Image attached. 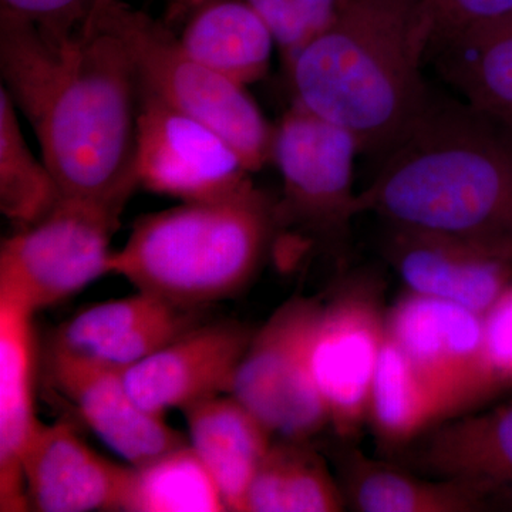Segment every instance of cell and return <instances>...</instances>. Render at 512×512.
I'll return each instance as SVG.
<instances>
[{
    "label": "cell",
    "instance_id": "cell-1",
    "mask_svg": "<svg viewBox=\"0 0 512 512\" xmlns=\"http://www.w3.org/2000/svg\"><path fill=\"white\" fill-rule=\"evenodd\" d=\"M0 74L63 197L123 212L138 185L140 84L99 20L55 33L0 10Z\"/></svg>",
    "mask_w": 512,
    "mask_h": 512
},
{
    "label": "cell",
    "instance_id": "cell-2",
    "mask_svg": "<svg viewBox=\"0 0 512 512\" xmlns=\"http://www.w3.org/2000/svg\"><path fill=\"white\" fill-rule=\"evenodd\" d=\"M359 212L389 227L512 244V128L464 101L431 96L379 157Z\"/></svg>",
    "mask_w": 512,
    "mask_h": 512
},
{
    "label": "cell",
    "instance_id": "cell-3",
    "mask_svg": "<svg viewBox=\"0 0 512 512\" xmlns=\"http://www.w3.org/2000/svg\"><path fill=\"white\" fill-rule=\"evenodd\" d=\"M414 0H362L340 8L286 66L293 104L348 131L380 157L433 92L414 43Z\"/></svg>",
    "mask_w": 512,
    "mask_h": 512
},
{
    "label": "cell",
    "instance_id": "cell-4",
    "mask_svg": "<svg viewBox=\"0 0 512 512\" xmlns=\"http://www.w3.org/2000/svg\"><path fill=\"white\" fill-rule=\"evenodd\" d=\"M278 229L276 202L255 185L222 200L183 202L138 218L126 244L111 254L110 274L197 309L244 292Z\"/></svg>",
    "mask_w": 512,
    "mask_h": 512
},
{
    "label": "cell",
    "instance_id": "cell-5",
    "mask_svg": "<svg viewBox=\"0 0 512 512\" xmlns=\"http://www.w3.org/2000/svg\"><path fill=\"white\" fill-rule=\"evenodd\" d=\"M94 18L126 47L143 89L217 131L252 173L271 163L275 126L247 86L194 59L163 23L121 0H110Z\"/></svg>",
    "mask_w": 512,
    "mask_h": 512
},
{
    "label": "cell",
    "instance_id": "cell-6",
    "mask_svg": "<svg viewBox=\"0 0 512 512\" xmlns=\"http://www.w3.org/2000/svg\"><path fill=\"white\" fill-rule=\"evenodd\" d=\"M120 215L96 202L63 197L45 218L3 239L0 299L35 313L110 274Z\"/></svg>",
    "mask_w": 512,
    "mask_h": 512
},
{
    "label": "cell",
    "instance_id": "cell-7",
    "mask_svg": "<svg viewBox=\"0 0 512 512\" xmlns=\"http://www.w3.org/2000/svg\"><path fill=\"white\" fill-rule=\"evenodd\" d=\"M359 143L348 131L293 104L275 126L272 161L282 180L279 227L338 244L360 215L355 190Z\"/></svg>",
    "mask_w": 512,
    "mask_h": 512
},
{
    "label": "cell",
    "instance_id": "cell-8",
    "mask_svg": "<svg viewBox=\"0 0 512 512\" xmlns=\"http://www.w3.org/2000/svg\"><path fill=\"white\" fill-rule=\"evenodd\" d=\"M322 302L295 296L256 330L231 394L275 439L312 440L329 416L312 372V342Z\"/></svg>",
    "mask_w": 512,
    "mask_h": 512
},
{
    "label": "cell",
    "instance_id": "cell-9",
    "mask_svg": "<svg viewBox=\"0 0 512 512\" xmlns=\"http://www.w3.org/2000/svg\"><path fill=\"white\" fill-rule=\"evenodd\" d=\"M322 302L312 342V372L329 427L352 443L367 426L369 397L387 330L382 282L350 276Z\"/></svg>",
    "mask_w": 512,
    "mask_h": 512
},
{
    "label": "cell",
    "instance_id": "cell-10",
    "mask_svg": "<svg viewBox=\"0 0 512 512\" xmlns=\"http://www.w3.org/2000/svg\"><path fill=\"white\" fill-rule=\"evenodd\" d=\"M387 333L436 394L447 420L477 412L504 392L488 363L480 313L407 291L387 308Z\"/></svg>",
    "mask_w": 512,
    "mask_h": 512
},
{
    "label": "cell",
    "instance_id": "cell-11",
    "mask_svg": "<svg viewBox=\"0 0 512 512\" xmlns=\"http://www.w3.org/2000/svg\"><path fill=\"white\" fill-rule=\"evenodd\" d=\"M136 170L140 187L183 202L222 200L254 185L224 137L141 86Z\"/></svg>",
    "mask_w": 512,
    "mask_h": 512
},
{
    "label": "cell",
    "instance_id": "cell-12",
    "mask_svg": "<svg viewBox=\"0 0 512 512\" xmlns=\"http://www.w3.org/2000/svg\"><path fill=\"white\" fill-rule=\"evenodd\" d=\"M387 256L409 292L480 315L512 284V244L390 227Z\"/></svg>",
    "mask_w": 512,
    "mask_h": 512
},
{
    "label": "cell",
    "instance_id": "cell-13",
    "mask_svg": "<svg viewBox=\"0 0 512 512\" xmlns=\"http://www.w3.org/2000/svg\"><path fill=\"white\" fill-rule=\"evenodd\" d=\"M47 375L89 429L131 466H143L188 443L164 416L148 412L134 399L120 370L50 345Z\"/></svg>",
    "mask_w": 512,
    "mask_h": 512
},
{
    "label": "cell",
    "instance_id": "cell-14",
    "mask_svg": "<svg viewBox=\"0 0 512 512\" xmlns=\"http://www.w3.org/2000/svg\"><path fill=\"white\" fill-rule=\"evenodd\" d=\"M252 338L254 332L241 323H198L126 370L128 390L144 409L161 416L231 394Z\"/></svg>",
    "mask_w": 512,
    "mask_h": 512
},
{
    "label": "cell",
    "instance_id": "cell-15",
    "mask_svg": "<svg viewBox=\"0 0 512 512\" xmlns=\"http://www.w3.org/2000/svg\"><path fill=\"white\" fill-rule=\"evenodd\" d=\"M23 474L33 510L123 511L131 467L100 456L72 424L62 420L37 427L26 451Z\"/></svg>",
    "mask_w": 512,
    "mask_h": 512
},
{
    "label": "cell",
    "instance_id": "cell-16",
    "mask_svg": "<svg viewBox=\"0 0 512 512\" xmlns=\"http://www.w3.org/2000/svg\"><path fill=\"white\" fill-rule=\"evenodd\" d=\"M416 473L467 485L491 507H512V400L444 421L414 441Z\"/></svg>",
    "mask_w": 512,
    "mask_h": 512
},
{
    "label": "cell",
    "instance_id": "cell-17",
    "mask_svg": "<svg viewBox=\"0 0 512 512\" xmlns=\"http://www.w3.org/2000/svg\"><path fill=\"white\" fill-rule=\"evenodd\" d=\"M198 323L194 308L138 291L84 309L57 329L50 345L124 373Z\"/></svg>",
    "mask_w": 512,
    "mask_h": 512
},
{
    "label": "cell",
    "instance_id": "cell-18",
    "mask_svg": "<svg viewBox=\"0 0 512 512\" xmlns=\"http://www.w3.org/2000/svg\"><path fill=\"white\" fill-rule=\"evenodd\" d=\"M33 312L0 299V511H28L25 463L40 421L33 403Z\"/></svg>",
    "mask_w": 512,
    "mask_h": 512
},
{
    "label": "cell",
    "instance_id": "cell-19",
    "mask_svg": "<svg viewBox=\"0 0 512 512\" xmlns=\"http://www.w3.org/2000/svg\"><path fill=\"white\" fill-rule=\"evenodd\" d=\"M188 444L217 485L227 511L245 512V498L275 436L232 394L183 410Z\"/></svg>",
    "mask_w": 512,
    "mask_h": 512
},
{
    "label": "cell",
    "instance_id": "cell-20",
    "mask_svg": "<svg viewBox=\"0 0 512 512\" xmlns=\"http://www.w3.org/2000/svg\"><path fill=\"white\" fill-rule=\"evenodd\" d=\"M429 63L467 106L512 128V12L451 36Z\"/></svg>",
    "mask_w": 512,
    "mask_h": 512
},
{
    "label": "cell",
    "instance_id": "cell-21",
    "mask_svg": "<svg viewBox=\"0 0 512 512\" xmlns=\"http://www.w3.org/2000/svg\"><path fill=\"white\" fill-rule=\"evenodd\" d=\"M343 441L338 458L339 483L346 504L360 512H474L488 510L467 485L412 473L373 460Z\"/></svg>",
    "mask_w": 512,
    "mask_h": 512
},
{
    "label": "cell",
    "instance_id": "cell-22",
    "mask_svg": "<svg viewBox=\"0 0 512 512\" xmlns=\"http://www.w3.org/2000/svg\"><path fill=\"white\" fill-rule=\"evenodd\" d=\"M180 42L194 59L239 84L268 73L274 36L245 0H208L195 8Z\"/></svg>",
    "mask_w": 512,
    "mask_h": 512
},
{
    "label": "cell",
    "instance_id": "cell-23",
    "mask_svg": "<svg viewBox=\"0 0 512 512\" xmlns=\"http://www.w3.org/2000/svg\"><path fill=\"white\" fill-rule=\"evenodd\" d=\"M338 478L311 440L275 439L245 498V512H340Z\"/></svg>",
    "mask_w": 512,
    "mask_h": 512
},
{
    "label": "cell",
    "instance_id": "cell-24",
    "mask_svg": "<svg viewBox=\"0 0 512 512\" xmlns=\"http://www.w3.org/2000/svg\"><path fill=\"white\" fill-rule=\"evenodd\" d=\"M446 420L440 400L386 330L367 414L376 440L386 450H406Z\"/></svg>",
    "mask_w": 512,
    "mask_h": 512
},
{
    "label": "cell",
    "instance_id": "cell-25",
    "mask_svg": "<svg viewBox=\"0 0 512 512\" xmlns=\"http://www.w3.org/2000/svg\"><path fill=\"white\" fill-rule=\"evenodd\" d=\"M123 511H227L217 485L190 444L131 466Z\"/></svg>",
    "mask_w": 512,
    "mask_h": 512
},
{
    "label": "cell",
    "instance_id": "cell-26",
    "mask_svg": "<svg viewBox=\"0 0 512 512\" xmlns=\"http://www.w3.org/2000/svg\"><path fill=\"white\" fill-rule=\"evenodd\" d=\"M16 111L0 87V211L25 228L55 210L63 195L45 160H37L26 144Z\"/></svg>",
    "mask_w": 512,
    "mask_h": 512
},
{
    "label": "cell",
    "instance_id": "cell-27",
    "mask_svg": "<svg viewBox=\"0 0 512 512\" xmlns=\"http://www.w3.org/2000/svg\"><path fill=\"white\" fill-rule=\"evenodd\" d=\"M512 12V0H414V43L426 64L430 53L461 30Z\"/></svg>",
    "mask_w": 512,
    "mask_h": 512
},
{
    "label": "cell",
    "instance_id": "cell-28",
    "mask_svg": "<svg viewBox=\"0 0 512 512\" xmlns=\"http://www.w3.org/2000/svg\"><path fill=\"white\" fill-rule=\"evenodd\" d=\"M106 0H0V10L55 33L79 32L93 22Z\"/></svg>",
    "mask_w": 512,
    "mask_h": 512
},
{
    "label": "cell",
    "instance_id": "cell-29",
    "mask_svg": "<svg viewBox=\"0 0 512 512\" xmlns=\"http://www.w3.org/2000/svg\"><path fill=\"white\" fill-rule=\"evenodd\" d=\"M484 346L501 389H512V284L483 315Z\"/></svg>",
    "mask_w": 512,
    "mask_h": 512
},
{
    "label": "cell",
    "instance_id": "cell-30",
    "mask_svg": "<svg viewBox=\"0 0 512 512\" xmlns=\"http://www.w3.org/2000/svg\"><path fill=\"white\" fill-rule=\"evenodd\" d=\"M274 36L285 66L291 63L306 43L309 33L293 0H245Z\"/></svg>",
    "mask_w": 512,
    "mask_h": 512
},
{
    "label": "cell",
    "instance_id": "cell-31",
    "mask_svg": "<svg viewBox=\"0 0 512 512\" xmlns=\"http://www.w3.org/2000/svg\"><path fill=\"white\" fill-rule=\"evenodd\" d=\"M293 3L311 39L329 28L340 10V0H293Z\"/></svg>",
    "mask_w": 512,
    "mask_h": 512
},
{
    "label": "cell",
    "instance_id": "cell-32",
    "mask_svg": "<svg viewBox=\"0 0 512 512\" xmlns=\"http://www.w3.org/2000/svg\"><path fill=\"white\" fill-rule=\"evenodd\" d=\"M177 2L184 3V5H190L194 6V8H197V6L202 5V3L208 2V0H177Z\"/></svg>",
    "mask_w": 512,
    "mask_h": 512
},
{
    "label": "cell",
    "instance_id": "cell-33",
    "mask_svg": "<svg viewBox=\"0 0 512 512\" xmlns=\"http://www.w3.org/2000/svg\"><path fill=\"white\" fill-rule=\"evenodd\" d=\"M362 2V0H340V8L349 5V3Z\"/></svg>",
    "mask_w": 512,
    "mask_h": 512
},
{
    "label": "cell",
    "instance_id": "cell-34",
    "mask_svg": "<svg viewBox=\"0 0 512 512\" xmlns=\"http://www.w3.org/2000/svg\"><path fill=\"white\" fill-rule=\"evenodd\" d=\"M107 2H110V0H106V3H107Z\"/></svg>",
    "mask_w": 512,
    "mask_h": 512
}]
</instances>
